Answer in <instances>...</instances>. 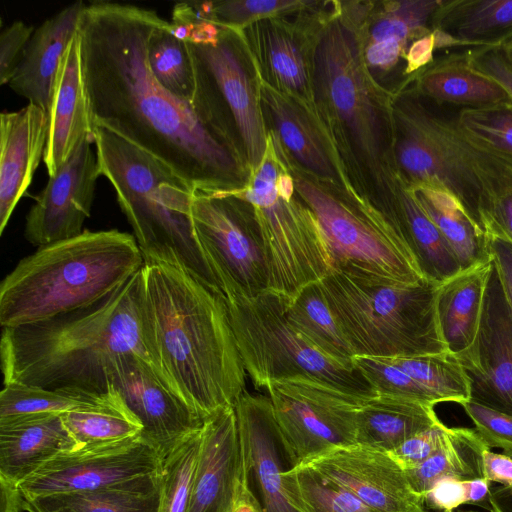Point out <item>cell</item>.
<instances>
[{"label": "cell", "instance_id": "cell-1", "mask_svg": "<svg viewBox=\"0 0 512 512\" xmlns=\"http://www.w3.org/2000/svg\"><path fill=\"white\" fill-rule=\"evenodd\" d=\"M163 20L131 4L86 5L78 35L93 128L157 157L196 191H233L241 169L232 148L151 73L148 45Z\"/></svg>", "mask_w": 512, "mask_h": 512}, {"label": "cell", "instance_id": "cell-2", "mask_svg": "<svg viewBox=\"0 0 512 512\" xmlns=\"http://www.w3.org/2000/svg\"><path fill=\"white\" fill-rule=\"evenodd\" d=\"M139 315L152 366L169 389L204 420L235 406L247 373L220 290L179 266L144 261Z\"/></svg>", "mask_w": 512, "mask_h": 512}, {"label": "cell", "instance_id": "cell-3", "mask_svg": "<svg viewBox=\"0 0 512 512\" xmlns=\"http://www.w3.org/2000/svg\"><path fill=\"white\" fill-rule=\"evenodd\" d=\"M140 270L94 305L55 317L3 327V383L101 394L118 360L136 353L150 362L139 315Z\"/></svg>", "mask_w": 512, "mask_h": 512}, {"label": "cell", "instance_id": "cell-4", "mask_svg": "<svg viewBox=\"0 0 512 512\" xmlns=\"http://www.w3.org/2000/svg\"><path fill=\"white\" fill-rule=\"evenodd\" d=\"M132 234L89 231L40 246L0 284V325L17 327L96 304L143 266Z\"/></svg>", "mask_w": 512, "mask_h": 512}, {"label": "cell", "instance_id": "cell-5", "mask_svg": "<svg viewBox=\"0 0 512 512\" xmlns=\"http://www.w3.org/2000/svg\"><path fill=\"white\" fill-rule=\"evenodd\" d=\"M94 136L101 176L114 187L144 261L179 266L218 289L194 231L193 187L165 162L112 131L95 126Z\"/></svg>", "mask_w": 512, "mask_h": 512}, {"label": "cell", "instance_id": "cell-6", "mask_svg": "<svg viewBox=\"0 0 512 512\" xmlns=\"http://www.w3.org/2000/svg\"><path fill=\"white\" fill-rule=\"evenodd\" d=\"M393 119L396 159L409 185L451 193L485 232L495 204L512 191V157L472 139L455 114L419 94L398 99Z\"/></svg>", "mask_w": 512, "mask_h": 512}, {"label": "cell", "instance_id": "cell-7", "mask_svg": "<svg viewBox=\"0 0 512 512\" xmlns=\"http://www.w3.org/2000/svg\"><path fill=\"white\" fill-rule=\"evenodd\" d=\"M320 288L354 356L447 352L437 316L438 286L387 282L332 269Z\"/></svg>", "mask_w": 512, "mask_h": 512}, {"label": "cell", "instance_id": "cell-8", "mask_svg": "<svg viewBox=\"0 0 512 512\" xmlns=\"http://www.w3.org/2000/svg\"><path fill=\"white\" fill-rule=\"evenodd\" d=\"M226 302L245 371L257 388L307 377L360 398L377 395L356 368L327 357L291 325L283 299L266 291Z\"/></svg>", "mask_w": 512, "mask_h": 512}, {"label": "cell", "instance_id": "cell-9", "mask_svg": "<svg viewBox=\"0 0 512 512\" xmlns=\"http://www.w3.org/2000/svg\"><path fill=\"white\" fill-rule=\"evenodd\" d=\"M279 175L266 155L249 188L226 193L252 207L266 258L267 291L289 303L320 282L332 270V261L311 211L279 196Z\"/></svg>", "mask_w": 512, "mask_h": 512}, {"label": "cell", "instance_id": "cell-10", "mask_svg": "<svg viewBox=\"0 0 512 512\" xmlns=\"http://www.w3.org/2000/svg\"><path fill=\"white\" fill-rule=\"evenodd\" d=\"M294 182L295 191L317 221L332 269L404 284L426 280L385 216L342 199L304 177H296Z\"/></svg>", "mask_w": 512, "mask_h": 512}, {"label": "cell", "instance_id": "cell-11", "mask_svg": "<svg viewBox=\"0 0 512 512\" xmlns=\"http://www.w3.org/2000/svg\"><path fill=\"white\" fill-rule=\"evenodd\" d=\"M222 192H194V231L213 279L226 300L267 291L263 243L252 207Z\"/></svg>", "mask_w": 512, "mask_h": 512}, {"label": "cell", "instance_id": "cell-12", "mask_svg": "<svg viewBox=\"0 0 512 512\" xmlns=\"http://www.w3.org/2000/svg\"><path fill=\"white\" fill-rule=\"evenodd\" d=\"M233 40L230 28L221 26L212 43L185 41L195 78L191 104L202 121L221 137L220 129L228 117L247 161L257 170L266 157V131L257 95Z\"/></svg>", "mask_w": 512, "mask_h": 512}, {"label": "cell", "instance_id": "cell-13", "mask_svg": "<svg viewBox=\"0 0 512 512\" xmlns=\"http://www.w3.org/2000/svg\"><path fill=\"white\" fill-rule=\"evenodd\" d=\"M275 421L296 466L357 445L356 414L368 399L307 377L266 386Z\"/></svg>", "mask_w": 512, "mask_h": 512}, {"label": "cell", "instance_id": "cell-14", "mask_svg": "<svg viewBox=\"0 0 512 512\" xmlns=\"http://www.w3.org/2000/svg\"><path fill=\"white\" fill-rule=\"evenodd\" d=\"M313 60L317 95L364 159L377 164L383 154V125L355 33L341 21L331 22L318 39Z\"/></svg>", "mask_w": 512, "mask_h": 512}, {"label": "cell", "instance_id": "cell-15", "mask_svg": "<svg viewBox=\"0 0 512 512\" xmlns=\"http://www.w3.org/2000/svg\"><path fill=\"white\" fill-rule=\"evenodd\" d=\"M162 458L141 434L62 452L18 485L26 499L94 490L156 473Z\"/></svg>", "mask_w": 512, "mask_h": 512}, {"label": "cell", "instance_id": "cell-16", "mask_svg": "<svg viewBox=\"0 0 512 512\" xmlns=\"http://www.w3.org/2000/svg\"><path fill=\"white\" fill-rule=\"evenodd\" d=\"M93 142L85 139L51 176L26 216L25 239L34 246L80 235L101 176Z\"/></svg>", "mask_w": 512, "mask_h": 512}, {"label": "cell", "instance_id": "cell-17", "mask_svg": "<svg viewBox=\"0 0 512 512\" xmlns=\"http://www.w3.org/2000/svg\"><path fill=\"white\" fill-rule=\"evenodd\" d=\"M455 357L469 380L470 400L512 415V311L494 265L477 335Z\"/></svg>", "mask_w": 512, "mask_h": 512}, {"label": "cell", "instance_id": "cell-18", "mask_svg": "<svg viewBox=\"0 0 512 512\" xmlns=\"http://www.w3.org/2000/svg\"><path fill=\"white\" fill-rule=\"evenodd\" d=\"M110 385L140 421L141 435L161 458L203 426L204 419L168 388L148 359L136 353L118 360Z\"/></svg>", "mask_w": 512, "mask_h": 512}, {"label": "cell", "instance_id": "cell-19", "mask_svg": "<svg viewBox=\"0 0 512 512\" xmlns=\"http://www.w3.org/2000/svg\"><path fill=\"white\" fill-rule=\"evenodd\" d=\"M248 486L263 512H298L289 502L284 474L296 466L281 436L268 396L245 391L236 402Z\"/></svg>", "mask_w": 512, "mask_h": 512}, {"label": "cell", "instance_id": "cell-20", "mask_svg": "<svg viewBox=\"0 0 512 512\" xmlns=\"http://www.w3.org/2000/svg\"><path fill=\"white\" fill-rule=\"evenodd\" d=\"M248 485L234 407L204 420L188 512H232Z\"/></svg>", "mask_w": 512, "mask_h": 512}, {"label": "cell", "instance_id": "cell-21", "mask_svg": "<svg viewBox=\"0 0 512 512\" xmlns=\"http://www.w3.org/2000/svg\"><path fill=\"white\" fill-rule=\"evenodd\" d=\"M379 512H420L423 499L410 487L404 470L386 452L360 445L343 447L309 463Z\"/></svg>", "mask_w": 512, "mask_h": 512}, {"label": "cell", "instance_id": "cell-22", "mask_svg": "<svg viewBox=\"0 0 512 512\" xmlns=\"http://www.w3.org/2000/svg\"><path fill=\"white\" fill-rule=\"evenodd\" d=\"M48 129V114L34 104L0 115V234L43 159Z\"/></svg>", "mask_w": 512, "mask_h": 512}, {"label": "cell", "instance_id": "cell-23", "mask_svg": "<svg viewBox=\"0 0 512 512\" xmlns=\"http://www.w3.org/2000/svg\"><path fill=\"white\" fill-rule=\"evenodd\" d=\"M48 117V138L43 161L48 176H51L85 139L95 142L78 33L61 59Z\"/></svg>", "mask_w": 512, "mask_h": 512}, {"label": "cell", "instance_id": "cell-24", "mask_svg": "<svg viewBox=\"0 0 512 512\" xmlns=\"http://www.w3.org/2000/svg\"><path fill=\"white\" fill-rule=\"evenodd\" d=\"M85 3L74 2L36 28L8 86L49 113L61 59L80 27Z\"/></svg>", "mask_w": 512, "mask_h": 512}, {"label": "cell", "instance_id": "cell-25", "mask_svg": "<svg viewBox=\"0 0 512 512\" xmlns=\"http://www.w3.org/2000/svg\"><path fill=\"white\" fill-rule=\"evenodd\" d=\"M61 414L0 418V479L19 485L62 452L77 449Z\"/></svg>", "mask_w": 512, "mask_h": 512}, {"label": "cell", "instance_id": "cell-26", "mask_svg": "<svg viewBox=\"0 0 512 512\" xmlns=\"http://www.w3.org/2000/svg\"><path fill=\"white\" fill-rule=\"evenodd\" d=\"M439 422L441 420L431 404L378 394L357 410L356 442L357 445L388 453Z\"/></svg>", "mask_w": 512, "mask_h": 512}, {"label": "cell", "instance_id": "cell-27", "mask_svg": "<svg viewBox=\"0 0 512 512\" xmlns=\"http://www.w3.org/2000/svg\"><path fill=\"white\" fill-rule=\"evenodd\" d=\"M385 217L413 254L426 280L440 285L462 271L455 253L409 185L399 188L390 215Z\"/></svg>", "mask_w": 512, "mask_h": 512}, {"label": "cell", "instance_id": "cell-28", "mask_svg": "<svg viewBox=\"0 0 512 512\" xmlns=\"http://www.w3.org/2000/svg\"><path fill=\"white\" fill-rule=\"evenodd\" d=\"M493 268L492 260L462 270L438 286L437 316L448 351L454 355L474 341Z\"/></svg>", "mask_w": 512, "mask_h": 512}, {"label": "cell", "instance_id": "cell-29", "mask_svg": "<svg viewBox=\"0 0 512 512\" xmlns=\"http://www.w3.org/2000/svg\"><path fill=\"white\" fill-rule=\"evenodd\" d=\"M160 470L94 490L26 499L27 512H159Z\"/></svg>", "mask_w": 512, "mask_h": 512}, {"label": "cell", "instance_id": "cell-30", "mask_svg": "<svg viewBox=\"0 0 512 512\" xmlns=\"http://www.w3.org/2000/svg\"><path fill=\"white\" fill-rule=\"evenodd\" d=\"M418 94L438 105L480 107L510 100L505 90L476 70L465 54L446 57L418 78Z\"/></svg>", "mask_w": 512, "mask_h": 512}, {"label": "cell", "instance_id": "cell-31", "mask_svg": "<svg viewBox=\"0 0 512 512\" xmlns=\"http://www.w3.org/2000/svg\"><path fill=\"white\" fill-rule=\"evenodd\" d=\"M431 25L456 46L498 44L512 30V0H441Z\"/></svg>", "mask_w": 512, "mask_h": 512}, {"label": "cell", "instance_id": "cell-32", "mask_svg": "<svg viewBox=\"0 0 512 512\" xmlns=\"http://www.w3.org/2000/svg\"><path fill=\"white\" fill-rule=\"evenodd\" d=\"M409 186L455 253L462 270L491 261L486 233L451 193L429 185Z\"/></svg>", "mask_w": 512, "mask_h": 512}, {"label": "cell", "instance_id": "cell-33", "mask_svg": "<svg viewBox=\"0 0 512 512\" xmlns=\"http://www.w3.org/2000/svg\"><path fill=\"white\" fill-rule=\"evenodd\" d=\"M487 449L475 428L448 427L442 446L423 463L404 472L411 489L423 499L441 479L484 478L483 452Z\"/></svg>", "mask_w": 512, "mask_h": 512}, {"label": "cell", "instance_id": "cell-34", "mask_svg": "<svg viewBox=\"0 0 512 512\" xmlns=\"http://www.w3.org/2000/svg\"><path fill=\"white\" fill-rule=\"evenodd\" d=\"M61 418L78 448L114 443L142 432L140 421L112 385L92 403L61 413Z\"/></svg>", "mask_w": 512, "mask_h": 512}, {"label": "cell", "instance_id": "cell-35", "mask_svg": "<svg viewBox=\"0 0 512 512\" xmlns=\"http://www.w3.org/2000/svg\"><path fill=\"white\" fill-rule=\"evenodd\" d=\"M261 98L285 147L310 172L323 178L336 176L323 140L308 116L292 100L265 84Z\"/></svg>", "mask_w": 512, "mask_h": 512}, {"label": "cell", "instance_id": "cell-36", "mask_svg": "<svg viewBox=\"0 0 512 512\" xmlns=\"http://www.w3.org/2000/svg\"><path fill=\"white\" fill-rule=\"evenodd\" d=\"M286 316L321 353L346 367L355 368L354 353L334 319L319 282L305 287L295 299L286 303Z\"/></svg>", "mask_w": 512, "mask_h": 512}, {"label": "cell", "instance_id": "cell-37", "mask_svg": "<svg viewBox=\"0 0 512 512\" xmlns=\"http://www.w3.org/2000/svg\"><path fill=\"white\" fill-rule=\"evenodd\" d=\"M284 487L298 512H379L308 464L285 472Z\"/></svg>", "mask_w": 512, "mask_h": 512}, {"label": "cell", "instance_id": "cell-38", "mask_svg": "<svg viewBox=\"0 0 512 512\" xmlns=\"http://www.w3.org/2000/svg\"><path fill=\"white\" fill-rule=\"evenodd\" d=\"M148 62L157 82L175 97L191 102L195 90L194 69L186 42L175 35L170 22L153 31Z\"/></svg>", "mask_w": 512, "mask_h": 512}, {"label": "cell", "instance_id": "cell-39", "mask_svg": "<svg viewBox=\"0 0 512 512\" xmlns=\"http://www.w3.org/2000/svg\"><path fill=\"white\" fill-rule=\"evenodd\" d=\"M437 401L462 404L470 400V383L454 354L449 351L406 357H388Z\"/></svg>", "mask_w": 512, "mask_h": 512}, {"label": "cell", "instance_id": "cell-40", "mask_svg": "<svg viewBox=\"0 0 512 512\" xmlns=\"http://www.w3.org/2000/svg\"><path fill=\"white\" fill-rule=\"evenodd\" d=\"M201 438L202 428L162 458L159 512H188Z\"/></svg>", "mask_w": 512, "mask_h": 512}, {"label": "cell", "instance_id": "cell-41", "mask_svg": "<svg viewBox=\"0 0 512 512\" xmlns=\"http://www.w3.org/2000/svg\"><path fill=\"white\" fill-rule=\"evenodd\" d=\"M0 418L39 413H64L88 405L99 394L50 390L19 382L3 383Z\"/></svg>", "mask_w": 512, "mask_h": 512}, {"label": "cell", "instance_id": "cell-42", "mask_svg": "<svg viewBox=\"0 0 512 512\" xmlns=\"http://www.w3.org/2000/svg\"><path fill=\"white\" fill-rule=\"evenodd\" d=\"M441 0H402L391 2L370 30L369 42L390 41L406 48L411 39L429 34L428 23Z\"/></svg>", "mask_w": 512, "mask_h": 512}, {"label": "cell", "instance_id": "cell-43", "mask_svg": "<svg viewBox=\"0 0 512 512\" xmlns=\"http://www.w3.org/2000/svg\"><path fill=\"white\" fill-rule=\"evenodd\" d=\"M461 129L478 143L512 157V101L463 107L456 113Z\"/></svg>", "mask_w": 512, "mask_h": 512}, {"label": "cell", "instance_id": "cell-44", "mask_svg": "<svg viewBox=\"0 0 512 512\" xmlns=\"http://www.w3.org/2000/svg\"><path fill=\"white\" fill-rule=\"evenodd\" d=\"M353 365L377 395L398 396L433 406L438 404L426 389L393 364L388 357L357 355L353 358Z\"/></svg>", "mask_w": 512, "mask_h": 512}, {"label": "cell", "instance_id": "cell-45", "mask_svg": "<svg viewBox=\"0 0 512 512\" xmlns=\"http://www.w3.org/2000/svg\"><path fill=\"white\" fill-rule=\"evenodd\" d=\"M310 4L299 0H234L206 2L202 9L206 19L230 28L301 10Z\"/></svg>", "mask_w": 512, "mask_h": 512}, {"label": "cell", "instance_id": "cell-46", "mask_svg": "<svg viewBox=\"0 0 512 512\" xmlns=\"http://www.w3.org/2000/svg\"><path fill=\"white\" fill-rule=\"evenodd\" d=\"M263 39L269 67L278 81L291 91H304L308 82L307 69L294 40L273 27L265 29Z\"/></svg>", "mask_w": 512, "mask_h": 512}, {"label": "cell", "instance_id": "cell-47", "mask_svg": "<svg viewBox=\"0 0 512 512\" xmlns=\"http://www.w3.org/2000/svg\"><path fill=\"white\" fill-rule=\"evenodd\" d=\"M461 406L490 449L497 447L503 449V451L512 450V415L472 400L462 403Z\"/></svg>", "mask_w": 512, "mask_h": 512}, {"label": "cell", "instance_id": "cell-48", "mask_svg": "<svg viewBox=\"0 0 512 512\" xmlns=\"http://www.w3.org/2000/svg\"><path fill=\"white\" fill-rule=\"evenodd\" d=\"M447 429L446 425L439 422L408 438L388 454L404 471L415 468L442 446Z\"/></svg>", "mask_w": 512, "mask_h": 512}, {"label": "cell", "instance_id": "cell-49", "mask_svg": "<svg viewBox=\"0 0 512 512\" xmlns=\"http://www.w3.org/2000/svg\"><path fill=\"white\" fill-rule=\"evenodd\" d=\"M470 64L497 82L512 101V58L504 42L465 53Z\"/></svg>", "mask_w": 512, "mask_h": 512}, {"label": "cell", "instance_id": "cell-50", "mask_svg": "<svg viewBox=\"0 0 512 512\" xmlns=\"http://www.w3.org/2000/svg\"><path fill=\"white\" fill-rule=\"evenodd\" d=\"M34 27L16 20L2 29L0 34V84L11 80L24 50L34 32Z\"/></svg>", "mask_w": 512, "mask_h": 512}, {"label": "cell", "instance_id": "cell-51", "mask_svg": "<svg viewBox=\"0 0 512 512\" xmlns=\"http://www.w3.org/2000/svg\"><path fill=\"white\" fill-rule=\"evenodd\" d=\"M468 503L467 480L441 479L423 496L425 509L433 512H454L458 507Z\"/></svg>", "mask_w": 512, "mask_h": 512}, {"label": "cell", "instance_id": "cell-52", "mask_svg": "<svg viewBox=\"0 0 512 512\" xmlns=\"http://www.w3.org/2000/svg\"><path fill=\"white\" fill-rule=\"evenodd\" d=\"M486 235L491 260L512 311V242L498 233H488Z\"/></svg>", "mask_w": 512, "mask_h": 512}, {"label": "cell", "instance_id": "cell-53", "mask_svg": "<svg viewBox=\"0 0 512 512\" xmlns=\"http://www.w3.org/2000/svg\"><path fill=\"white\" fill-rule=\"evenodd\" d=\"M484 478L504 487L512 486V458L504 453H495L490 449L483 452Z\"/></svg>", "mask_w": 512, "mask_h": 512}, {"label": "cell", "instance_id": "cell-54", "mask_svg": "<svg viewBox=\"0 0 512 512\" xmlns=\"http://www.w3.org/2000/svg\"><path fill=\"white\" fill-rule=\"evenodd\" d=\"M485 233H498L512 242V191L501 197L495 204Z\"/></svg>", "mask_w": 512, "mask_h": 512}, {"label": "cell", "instance_id": "cell-55", "mask_svg": "<svg viewBox=\"0 0 512 512\" xmlns=\"http://www.w3.org/2000/svg\"><path fill=\"white\" fill-rule=\"evenodd\" d=\"M436 49V40L433 31L414 40L406 53V72H414L429 64L433 60V51Z\"/></svg>", "mask_w": 512, "mask_h": 512}, {"label": "cell", "instance_id": "cell-56", "mask_svg": "<svg viewBox=\"0 0 512 512\" xmlns=\"http://www.w3.org/2000/svg\"><path fill=\"white\" fill-rule=\"evenodd\" d=\"M1 510L0 512H20L25 510L26 498L18 485L0 479Z\"/></svg>", "mask_w": 512, "mask_h": 512}, {"label": "cell", "instance_id": "cell-57", "mask_svg": "<svg viewBox=\"0 0 512 512\" xmlns=\"http://www.w3.org/2000/svg\"><path fill=\"white\" fill-rule=\"evenodd\" d=\"M489 504L491 512H512V486L491 490Z\"/></svg>", "mask_w": 512, "mask_h": 512}, {"label": "cell", "instance_id": "cell-58", "mask_svg": "<svg viewBox=\"0 0 512 512\" xmlns=\"http://www.w3.org/2000/svg\"><path fill=\"white\" fill-rule=\"evenodd\" d=\"M232 512H263L258 499L248 485L239 496Z\"/></svg>", "mask_w": 512, "mask_h": 512}, {"label": "cell", "instance_id": "cell-59", "mask_svg": "<svg viewBox=\"0 0 512 512\" xmlns=\"http://www.w3.org/2000/svg\"><path fill=\"white\" fill-rule=\"evenodd\" d=\"M277 191L279 196L287 202L292 201L295 191L294 179L287 174H280L277 179Z\"/></svg>", "mask_w": 512, "mask_h": 512}, {"label": "cell", "instance_id": "cell-60", "mask_svg": "<svg viewBox=\"0 0 512 512\" xmlns=\"http://www.w3.org/2000/svg\"><path fill=\"white\" fill-rule=\"evenodd\" d=\"M505 46L506 48L508 49V52L512 58V45L511 44H508L507 42L505 43Z\"/></svg>", "mask_w": 512, "mask_h": 512}, {"label": "cell", "instance_id": "cell-61", "mask_svg": "<svg viewBox=\"0 0 512 512\" xmlns=\"http://www.w3.org/2000/svg\"><path fill=\"white\" fill-rule=\"evenodd\" d=\"M504 454H506L507 456H509L510 458H512V450L510 451H503Z\"/></svg>", "mask_w": 512, "mask_h": 512}, {"label": "cell", "instance_id": "cell-62", "mask_svg": "<svg viewBox=\"0 0 512 512\" xmlns=\"http://www.w3.org/2000/svg\"><path fill=\"white\" fill-rule=\"evenodd\" d=\"M420 512H433V511H430V510L424 509V510H422V511H420Z\"/></svg>", "mask_w": 512, "mask_h": 512}, {"label": "cell", "instance_id": "cell-63", "mask_svg": "<svg viewBox=\"0 0 512 512\" xmlns=\"http://www.w3.org/2000/svg\"><path fill=\"white\" fill-rule=\"evenodd\" d=\"M507 43L512 45V40H511V41H508Z\"/></svg>", "mask_w": 512, "mask_h": 512}, {"label": "cell", "instance_id": "cell-64", "mask_svg": "<svg viewBox=\"0 0 512 512\" xmlns=\"http://www.w3.org/2000/svg\"><path fill=\"white\" fill-rule=\"evenodd\" d=\"M468 512H475V511H468Z\"/></svg>", "mask_w": 512, "mask_h": 512}]
</instances>
